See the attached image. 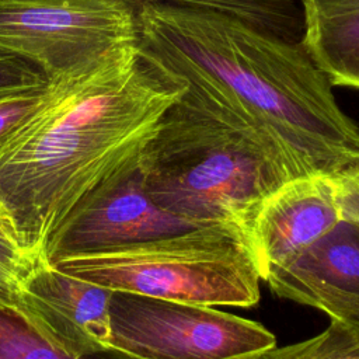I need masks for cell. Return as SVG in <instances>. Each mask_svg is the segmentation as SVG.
<instances>
[{
	"instance_id": "obj_2",
	"label": "cell",
	"mask_w": 359,
	"mask_h": 359,
	"mask_svg": "<svg viewBox=\"0 0 359 359\" xmlns=\"http://www.w3.org/2000/svg\"><path fill=\"white\" fill-rule=\"evenodd\" d=\"M187 81L137 59L77 81L1 156L0 202L17 243L42 255L91 188L137 156Z\"/></svg>"
},
{
	"instance_id": "obj_22",
	"label": "cell",
	"mask_w": 359,
	"mask_h": 359,
	"mask_svg": "<svg viewBox=\"0 0 359 359\" xmlns=\"http://www.w3.org/2000/svg\"><path fill=\"white\" fill-rule=\"evenodd\" d=\"M262 355H251V356H244V358H238V359H261Z\"/></svg>"
},
{
	"instance_id": "obj_10",
	"label": "cell",
	"mask_w": 359,
	"mask_h": 359,
	"mask_svg": "<svg viewBox=\"0 0 359 359\" xmlns=\"http://www.w3.org/2000/svg\"><path fill=\"white\" fill-rule=\"evenodd\" d=\"M278 297L316 307L327 297H359V223L341 219L330 231L265 278Z\"/></svg>"
},
{
	"instance_id": "obj_8",
	"label": "cell",
	"mask_w": 359,
	"mask_h": 359,
	"mask_svg": "<svg viewBox=\"0 0 359 359\" xmlns=\"http://www.w3.org/2000/svg\"><path fill=\"white\" fill-rule=\"evenodd\" d=\"M22 289L42 324L43 338L63 353L79 359L112 348L111 289L66 273L43 255Z\"/></svg>"
},
{
	"instance_id": "obj_16",
	"label": "cell",
	"mask_w": 359,
	"mask_h": 359,
	"mask_svg": "<svg viewBox=\"0 0 359 359\" xmlns=\"http://www.w3.org/2000/svg\"><path fill=\"white\" fill-rule=\"evenodd\" d=\"M45 74L31 62L0 48V98L48 86Z\"/></svg>"
},
{
	"instance_id": "obj_18",
	"label": "cell",
	"mask_w": 359,
	"mask_h": 359,
	"mask_svg": "<svg viewBox=\"0 0 359 359\" xmlns=\"http://www.w3.org/2000/svg\"><path fill=\"white\" fill-rule=\"evenodd\" d=\"M314 309L359 330V297H327L318 302Z\"/></svg>"
},
{
	"instance_id": "obj_9",
	"label": "cell",
	"mask_w": 359,
	"mask_h": 359,
	"mask_svg": "<svg viewBox=\"0 0 359 359\" xmlns=\"http://www.w3.org/2000/svg\"><path fill=\"white\" fill-rule=\"evenodd\" d=\"M334 177L289 180L259 206L247 234L261 280L330 231L341 220Z\"/></svg>"
},
{
	"instance_id": "obj_12",
	"label": "cell",
	"mask_w": 359,
	"mask_h": 359,
	"mask_svg": "<svg viewBox=\"0 0 359 359\" xmlns=\"http://www.w3.org/2000/svg\"><path fill=\"white\" fill-rule=\"evenodd\" d=\"M13 237L0 233V311L13 314L43 338L42 324L24 294V280L36 259ZM45 339V338H43Z\"/></svg>"
},
{
	"instance_id": "obj_1",
	"label": "cell",
	"mask_w": 359,
	"mask_h": 359,
	"mask_svg": "<svg viewBox=\"0 0 359 359\" xmlns=\"http://www.w3.org/2000/svg\"><path fill=\"white\" fill-rule=\"evenodd\" d=\"M137 53L237 107L302 175L359 167V126L303 43L216 10L144 3L135 10Z\"/></svg>"
},
{
	"instance_id": "obj_5",
	"label": "cell",
	"mask_w": 359,
	"mask_h": 359,
	"mask_svg": "<svg viewBox=\"0 0 359 359\" xmlns=\"http://www.w3.org/2000/svg\"><path fill=\"white\" fill-rule=\"evenodd\" d=\"M0 48L50 84L74 83L137 59L135 8L121 0H0Z\"/></svg>"
},
{
	"instance_id": "obj_17",
	"label": "cell",
	"mask_w": 359,
	"mask_h": 359,
	"mask_svg": "<svg viewBox=\"0 0 359 359\" xmlns=\"http://www.w3.org/2000/svg\"><path fill=\"white\" fill-rule=\"evenodd\" d=\"M334 182L341 217L359 223V167L335 175Z\"/></svg>"
},
{
	"instance_id": "obj_21",
	"label": "cell",
	"mask_w": 359,
	"mask_h": 359,
	"mask_svg": "<svg viewBox=\"0 0 359 359\" xmlns=\"http://www.w3.org/2000/svg\"><path fill=\"white\" fill-rule=\"evenodd\" d=\"M121 1H125L126 4H129L130 7H133L136 10L139 6H142L144 3H165L167 0H121Z\"/></svg>"
},
{
	"instance_id": "obj_19",
	"label": "cell",
	"mask_w": 359,
	"mask_h": 359,
	"mask_svg": "<svg viewBox=\"0 0 359 359\" xmlns=\"http://www.w3.org/2000/svg\"><path fill=\"white\" fill-rule=\"evenodd\" d=\"M304 17L334 15L359 10V0H302Z\"/></svg>"
},
{
	"instance_id": "obj_4",
	"label": "cell",
	"mask_w": 359,
	"mask_h": 359,
	"mask_svg": "<svg viewBox=\"0 0 359 359\" xmlns=\"http://www.w3.org/2000/svg\"><path fill=\"white\" fill-rule=\"evenodd\" d=\"M52 265L112 292L210 307L259 302L257 262L234 226L201 227Z\"/></svg>"
},
{
	"instance_id": "obj_15",
	"label": "cell",
	"mask_w": 359,
	"mask_h": 359,
	"mask_svg": "<svg viewBox=\"0 0 359 359\" xmlns=\"http://www.w3.org/2000/svg\"><path fill=\"white\" fill-rule=\"evenodd\" d=\"M261 359H359V330L331 318L318 335L286 346H275Z\"/></svg>"
},
{
	"instance_id": "obj_11",
	"label": "cell",
	"mask_w": 359,
	"mask_h": 359,
	"mask_svg": "<svg viewBox=\"0 0 359 359\" xmlns=\"http://www.w3.org/2000/svg\"><path fill=\"white\" fill-rule=\"evenodd\" d=\"M300 42L331 86L359 90V10L304 17Z\"/></svg>"
},
{
	"instance_id": "obj_6",
	"label": "cell",
	"mask_w": 359,
	"mask_h": 359,
	"mask_svg": "<svg viewBox=\"0 0 359 359\" xmlns=\"http://www.w3.org/2000/svg\"><path fill=\"white\" fill-rule=\"evenodd\" d=\"M111 345L139 359H238L264 355L275 335L210 306L114 292Z\"/></svg>"
},
{
	"instance_id": "obj_7",
	"label": "cell",
	"mask_w": 359,
	"mask_h": 359,
	"mask_svg": "<svg viewBox=\"0 0 359 359\" xmlns=\"http://www.w3.org/2000/svg\"><path fill=\"white\" fill-rule=\"evenodd\" d=\"M140 156L142 151L77 201L46 238L42 252L46 261L56 264L209 227L170 215L153 202Z\"/></svg>"
},
{
	"instance_id": "obj_20",
	"label": "cell",
	"mask_w": 359,
	"mask_h": 359,
	"mask_svg": "<svg viewBox=\"0 0 359 359\" xmlns=\"http://www.w3.org/2000/svg\"><path fill=\"white\" fill-rule=\"evenodd\" d=\"M0 233H1V234H6V236H8V237H13V238L15 240V237H14V230H13V224H11L10 217H8V215L6 213V210H4L3 205H1V202H0ZM15 241H17V240H15Z\"/></svg>"
},
{
	"instance_id": "obj_3",
	"label": "cell",
	"mask_w": 359,
	"mask_h": 359,
	"mask_svg": "<svg viewBox=\"0 0 359 359\" xmlns=\"http://www.w3.org/2000/svg\"><path fill=\"white\" fill-rule=\"evenodd\" d=\"M140 161L158 208L202 226H234L245 238L262 202L302 177L254 121L194 81L163 114Z\"/></svg>"
},
{
	"instance_id": "obj_13",
	"label": "cell",
	"mask_w": 359,
	"mask_h": 359,
	"mask_svg": "<svg viewBox=\"0 0 359 359\" xmlns=\"http://www.w3.org/2000/svg\"><path fill=\"white\" fill-rule=\"evenodd\" d=\"M76 83H49L38 90L0 98V156Z\"/></svg>"
},
{
	"instance_id": "obj_14",
	"label": "cell",
	"mask_w": 359,
	"mask_h": 359,
	"mask_svg": "<svg viewBox=\"0 0 359 359\" xmlns=\"http://www.w3.org/2000/svg\"><path fill=\"white\" fill-rule=\"evenodd\" d=\"M0 359H74L43 339L18 317L0 311ZM79 359H139L116 348Z\"/></svg>"
}]
</instances>
